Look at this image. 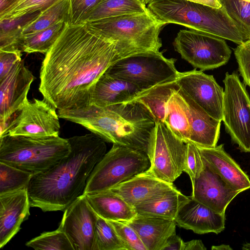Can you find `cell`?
Returning <instances> with one entry per match:
<instances>
[{
	"label": "cell",
	"instance_id": "cell-14",
	"mask_svg": "<svg viewBox=\"0 0 250 250\" xmlns=\"http://www.w3.org/2000/svg\"><path fill=\"white\" fill-rule=\"evenodd\" d=\"M34 79L21 60L0 81V123L6 122L21 108Z\"/></svg>",
	"mask_w": 250,
	"mask_h": 250
},
{
	"label": "cell",
	"instance_id": "cell-34",
	"mask_svg": "<svg viewBox=\"0 0 250 250\" xmlns=\"http://www.w3.org/2000/svg\"><path fill=\"white\" fill-rule=\"evenodd\" d=\"M248 40L250 39V0H218Z\"/></svg>",
	"mask_w": 250,
	"mask_h": 250
},
{
	"label": "cell",
	"instance_id": "cell-46",
	"mask_svg": "<svg viewBox=\"0 0 250 250\" xmlns=\"http://www.w3.org/2000/svg\"><path fill=\"white\" fill-rule=\"evenodd\" d=\"M242 250H250V243L244 244L242 247Z\"/></svg>",
	"mask_w": 250,
	"mask_h": 250
},
{
	"label": "cell",
	"instance_id": "cell-31",
	"mask_svg": "<svg viewBox=\"0 0 250 250\" xmlns=\"http://www.w3.org/2000/svg\"><path fill=\"white\" fill-rule=\"evenodd\" d=\"M32 176L30 173L0 162V195L27 188Z\"/></svg>",
	"mask_w": 250,
	"mask_h": 250
},
{
	"label": "cell",
	"instance_id": "cell-29",
	"mask_svg": "<svg viewBox=\"0 0 250 250\" xmlns=\"http://www.w3.org/2000/svg\"><path fill=\"white\" fill-rule=\"evenodd\" d=\"M70 0H61L40 12L38 17L23 29L22 36L46 29L61 21L68 22Z\"/></svg>",
	"mask_w": 250,
	"mask_h": 250
},
{
	"label": "cell",
	"instance_id": "cell-25",
	"mask_svg": "<svg viewBox=\"0 0 250 250\" xmlns=\"http://www.w3.org/2000/svg\"><path fill=\"white\" fill-rule=\"evenodd\" d=\"M164 123L178 138L186 143L190 141L191 131L188 108L179 90L167 102Z\"/></svg>",
	"mask_w": 250,
	"mask_h": 250
},
{
	"label": "cell",
	"instance_id": "cell-44",
	"mask_svg": "<svg viewBox=\"0 0 250 250\" xmlns=\"http://www.w3.org/2000/svg\"><path fill=\"white\" fill-rule=\"evenodd\" d=\"M16 0H0V14L2 13Z\"/></svg>",
	"mask_w": 250,
	"mask_h": 250
},
{
	"label": "cell",
	"instance_id": "cell-22",
	"mask_svg": "<svg viewBox=\"0 0 250 250\" xmlns=\"http://www.w3.org/2000/svg\"><path fill=\"white\" fill-rule=\"evenodd\" d=\"M142 90L130 83L104 72L95 86L90 104L104 107L127 102Z\"/></svg>",
	"mask_w": 250,
	"mask_h": 250
},
{
	"label": "cell",
	"instance_id": "cell-8",
	"mask_svg": "<svg viewBox=\"0 0 250 250\" xmlns=\"http://www.w3.org/2000/svg\"><path fill=\"white\" fill-rule=\"evenodd\" d=\"M187 143L176 137L163 122L156 123L146 151L150 162L147 170L172 183L184 171Z\"/></svg>",
	"mask_w": 250,
	"mask_h": 250
},
{
	"label": "cell",
	"instance_id": "cell-45",
	"mask_svg": "<svg viewBox=\"0 0 250 250\" xmlns=\"http://www.w3.org/2000/svg\"><path fill=\"white\" fill-rule=\"evenodd\" d=\"M212 250H232V248L229 245L222 244L218 246H212L211 247Z\"/></svg>",
	"mask_w": 250,
	"mask_h": 250
},
{
	"label": "cell",
	"instance_id": "cell-36",
	"mask_svg": "<svg viewBox=\"0 0 250 250\" xmlns=\"http://www.w3.org/2000/svg\"><path fill=\"white\" fill-rule=\"evenodd\" d=\"M112 226L126 250H147L136 231L126 223L107 220Z\"/></svg>",
	"mask_w": 250,
	"mask_h": 250
},
{
	"label": "cell",
	"instance_id": "cell-40",
	"mask_svg": "<svg viewBox=\"0 0 250 250\" xmlns=\"http://www.w3.org/2000/svg\"><path fill=\"white\" fill-rule=\"evenodd\" d=\"M21 52L0 50V81L10 72L14 65L21 60Z\"/></svg>",
	"mask_w": 250,
	"mask_h": 250
},
{
	"label": "cell",
	"instance_id": "cell-18",
	"mask_svg": "<svg viewBox=\"0 0 250 250\" xmlns=\"http://www.w3.org/2000/svg\"><path fill=\"white\" fill-rule=\"evenodd\" d=\"M174 220L180 227L197 234H218L225 229L226 216L225 213H218L190 196Z\"/></svg>",
	"mask_w": 250,
	"mask_h": 250
},
{
	"label": "cell",
	"instance_id": "cell-39",
	"mask_svg": "<svg viewBox=\"0 0 250 250\" xmlns=\"http://www.w3.org/2000/svg\"><path fill=\"white\" fill-rule=\"evenodd\" d=\"M103 0H70L69 15L68 23L81 22L84 16Z\"/></svg>",
	"mask_w": 250,
	"mask_h": 250
},
{
	"label": "cell",
	"instance_id": "cell-41",
	"mask_svg": "<svg viewBox=\"0 0 250 250\" xmlns=\"http://www.w3.org/2000/svg\"><path fill=\"white\" fill-rule=\"evenodd\" d=\"M184 242L182 239L175 233L167 239L162 250H183Z\"/></svg>",
	"mask_w": 250,
	"mask_h": 250
},
{
	"label": "cell",
	"instance_id": "cell-15",
	"mask_svg": "<svg viewBox=\"0 0 250 250\" xmlns=\"http://www.w3.org/2000/svg\"><path fill=\"white\" fill-rule=\"evenodd\" d=\"M204 167L192 184V198L214 211L225 213L231 201L240 192L227 183L203 161Z\"/></svg>",
	"mask_w": 250,
	"mask_h": 250
},
{
	"label": "cell",
	"instance_id": "cell-42",
	"mask_svg": "<svg viewBox=\"0 0 250 250\" xmlns=\"http://www.w3.org/2000/svg\"><path fill=\"white\" fill-rule=\"evenodd\" d=\"M207 248L201 240H192L184 242L183 250H206Z\"/></svg>",
	"mask_w": 250,
	"mask_h": 250
},
{
	"label": "cell",
	"instance_id": "cell-37",
	"mask_svg": "<svg viewBox=\"0 0 250 250\" xmlns=\"http://www.w3.org/2000/svg\"><path fill=\"white\" fill-rule=\"evenodd\" d=\"M204 167L203 160L198 147L191 142H188L184 171L189 176L192 184L200 175Z\"/></svg>",
	"mask_w": 250,
	"mask_h": 250
},
{
	"label": "cell",
	"instance_id": "cell-27",
	"mask_svg": "<svg viewBox=\"0 0 250 250\" xmlns=\"http://www.w3.org/2000/svg\"><path fill=\"white\" fill-rule=\"evenodd\" d=\"M149 12L146 5L139 0H103L84 16L81 23L121 15Z\"/></svg>",
	"mask_w": 250,
	"mask_h": 250
},
{
	"label": "cell",
	"instance_id": "cell-33",
	"mask_svg": "<svg viewBox=\"0 0 250 250\" xmlns=\"http://www.w3.org/2000/svg\"><path fill=\"white\" fill-rule=\"evenodd\" d=\"M95 250H126L112 226L98 215L95 228Z\"/></svg>",
	"mask_w": 250,
	"mask_h": 250
},
{
	"label": "cell",
	"instance_id": "cell-9",
	"mask_svg": "<svg viewBox=\"0 0 250 250\" xmlns=\"http://www.w3.org/2000/svg\"><path fill=\"white\" fill-rule=\"evenodd\" d=\"M224 85L223 119L231 142L243 152H250V97L238 73L226 72Z\"/></svg>",
	"mask_w": 250,
	"mask_h": 250
},
{
	"label": "cell",
	"instance_id": "cell-17",
	"mask_svg": "<svg viewBox=\"0 0 250 250\" xmlns=\"http://www.w3.org/2000/svg\"><path fill=\"white\" fill-rule=\"evenodd\" d=\"M31 207L27 188L0 195V248L20 231Z\"/></svg>",
	"mask_w": 250,
	"mask_h": 250
},
{
	"label": "cell",
	"instance_id": "cell-12",
	"mask_svg": "<svg viewBox=\"0 0 250 250\" xmlns=\"http://www.w3.org/2000/svg\"><path fill=\"white\" fill-rule=\"evenodd\" d=\"M176 81L180 89L210 116L222 121L224 90L213 75L194 69L179 72Z\"/></svg>",
	"mask_w": 250,
	"mask_h": 250
},
{
	"label": "cell",
	"instance_id": "cell-11",
	"mask_svg": "<svg viewBox=\"0 0 250 250\" xmlns=\"http://www.w3.org/2000/svg\"><path fill=\"white\" fill-rule=\"evenodd\" d=\"M56 109L44 99L30 101L27 99L21 108L11 117L3 135L34 138L59 136L60 125Z\"/></svg>",
	"mask_w": 250,
	"mask_h": 250
},
{
	"label": "cell",
	"instance_id": "cell-21",
	"mask_svg": "<svg viewBox=\"0 0 250 250\" xmlns=\"http://www.w3.org/2000/svg\"><path fill=\"white\" fill-rule=\"evenodd\" d=\"M137 233L147 250H162L167 239L176 233L174 220L136 214L125 222Z\"/></svg>",
	"mask_w": 250,
	"mask_h": 250
},
{
	"label": "cell",
	"instance_id": "cell-16",
	"mask_svg": "<svg viewBox=\"0 0 250 250\" xmlns=\"http://www.w3.org/2000/svg\"><path fill=\"white\" fill-rule=\"evenodd\" d=\"M176 189L147 170L109 189L133 207L160 198Z\"/></svg>",
	"mask_w": 250,
	"mask_h": 250
},
{
	"label": "cell",
	"instance_id": "cell-23",
	"mask_svg": "<svg viewBox=\"0 0 250 250\" xmlns=\"http://www.w3.org/2000/svg\"><path fill=\"white\" fill-rule=\"evenodd\" d=\"M85 195L96 213L106 220L126 222L137 214L134 207L110 189Z\"/></svg>",
	"mask_w": 250,
	"mask_h": 250
},
{
	"label": "cell",
	"instance_id": "cell-30",
	"mask_svg": "<svg viewBox=\"0 0 250 250\" xmlns=\"http://www.w3.org/2000/svg\"><path fill=\"white\" fill-rule=\"evenodd\" d=\"M66 23L61 21L39 32L23 36L22 52L27 53L39 52L45 54L61 34Z\"/></svg>",
	"mask_w": 250,
	"mask_h": 250
},
{
	"label": "cell",
	"instance_id": "cell-24",
	"mask_svg": "<svg viewBox=\"0 0 250 250\" xmlns=\"http://www.w3.org/2000/svg\"><path fill=\"white\" fill-rule=\"evenodd\" d=\"M179 90V85L174 80L142 90L130 101H136L142 104L155 123H164L167 102Z\"/></svg>",
	"mask_w": 250,
	"mask_h": 250
},
{
	"label": "cell",
	"instance_id": "cell-5",
	"mask_svg": "<svg viewBox=\"0 0 250 250\" xmlns=\"http://www.w3.org/2000/svg\"><path fill=\"white\" fill-rule=\"evenodd\" d=\"M68 139L59 136L0 137V162L35 175L57 164L71 151Z\"/></svg>",
	"mask_w": 250,
	"mask_h": 250
},
{
	"label": "cell",
	"instance_id": "cell-2",
	"mask_svg": "<svg viewBox=\"0 0 250 250\" xmlns=\"http://www.w3.org/2000/svg\"><path fill=\"white\" fill-rule=\"evenodd\" d=\"M68 140L69 154L32 176L27 187L31 207L44 212L64 211L83 194L88 178L106 153L105 141L92 132Z\"/></svg>",
	"mask_w": 250,
	"mask_h": 250
},
{
	"label": "cell",
	"instance_id": "cell-35",
	"mask_svg": "<svg viewBox=\"0 0 250 250\" xmlns=\"http://www.w3.org/2000/svg\"><path fill=\"white\" fill-rule=\"evenodd\" d=\"M61 0H17L0 14V20L41 12Z\"/></svg>",
	"mask_w": 250,
	"mask_h": 250
},
{
	"label": "cell",
	"instance_id": "cell-32",
	"mask_svg": "<svg viewBox=\"0 0 250 250\" xmlns=\"http://www.w3.org/2000/svg\"><path fill=\"white\" fill-rule=\"evenodd\" d=\"M25 245L36 250H74L69 238L60 227L55 230L41 233Z\"/></svg>",
	"mask_w": 250,
	"mask_h": 250
},
{
	"label": "cell",
	"instance_id": "cell-13",
	"mask_svg": "<svg viewBox=\"0 0 250 250\" xmlns=\"http://www.w3.org/2000/svg\"><path fill=\"white\" fill-rule=\"evenodd\" d=\"M97 218L83 194L64 210L59 227L66 234L74 250H95Z\"/></svg>",
	"mask_w": 250,
	"mask_h": 250
},
{
	"label": "cell",
	"instance_id": "cell-43",
	"mask_svg": "<svg viewBox=\"0 0 250 250\" xmlns=\"http://www.w3.org/2000/svg\"><path fill=\"white\" fill-rule=\"evenodd\" d=\"M194 2L206 5L214 8H221V4L218 0H188Z\"/></svg>",
	"mask_w": 250,
	"mask_h": 250
},
{
	"label": "cell",
	"instance_id": "cell-38",
	"mask_svg": "<svg viewBox=\"0 0 250 250\" xmlns=\"http://www.w3.org/2000/svg\"><path fill=\"white\" fill-rule=\"evenodd\" d=\"M234 54L243 83L250 87V39L238 45L234 49Z\"/></svg>",
	"mask_w": 250,
	"mask_h": 250
},
{
	"label": "cell",
	"instance_id": "cell-47",
	"mask_svg": "<svg viewBox=\"0 0 250 250\" xmlns=\"http://www.w3.org/2000/svg\"><path fill=\"white\" fill-rule=\"evenodd\" d=\"M139 0L146 5L148 4L150 2L153 1L154 0Z\"/></svg>",
	"mask_w": 250,
	"mask_h": 250
},
{
	"label": "cell",
	"instance_id": "cell-19",
	"mask_svg": "<svg viewBox=\"0 0 250 250\" xmlns=\"http://www.w3.org/2000/svg\"><path fill=\"white\" fill-rule=\"evenodd\" d=\"M224 144L213 147L197 146L203 160L227 183L241 192L250 188V180L225 150Z\"/></svg>",
	"mask_w": 250,
	"mask_h": 250
},
{
	"label": "cell",
	"instance_id": "cell-4",
	"mask_svg": "<svg viewBox=\"0 0 250 250\" xmlns=\"http://www.w3.org/2000/svg\"><path fill=\"white\" fill-rule=\"evenodd\" d=\"M112 42L119 59L146 51H159L160 33L166 24L151 12L121 15L85 23Z\"/></svg>",
	"mask_w": 250,
	"mask_h": 250
},
{
	"label": "cell",
	"instance_id": "cell-26",
	"mask_svg": "<svg viewBox=\"0 0 250 250\" xmlns=\"http://www.w3.org/2000/svg\"><path fill=\"white\" fill-rule=\"evenodd\" d=\"M177 188L165 195L134 207L137 214L174 220L180 208L188 201Z\"/></svg>",
	"mask_w": 250,
	"mask_h": 250
},
{
	"label": "cell",
	"instance_id": "cell-20",
	"mask_svg": "<svg viewBox=\"0 0 250 250\" xmlns=\"http://www.w3.org/2000/svg\"><path fill=\"white\" fill-rule=\"evenodd\" d=\"M179 91L188 108L191 131L189 141L203 147H213L217 146L222 121L210 116L180 88Z\"/></svg>",
	"mask_w": 250,
	"mask_h": 250
},
{
	"label": "cell",
	"instance_id": "cell-28",
	"mask_svg": "<svg viewBox=\"0 0 250 250\" xmlns=\"http://www.w3.org/2000/svg\"><path fill=\"white\" fill-rule=\"evenodd\" d=\"M40 12L14 18L0 20V50L22 52V32L34 21Z\"/></svg>",
	"mask_w": 250,
	"mask_h": 250
},
{
	"label": "cell",
	"instance_id": "cell-6",
	"mask_svg": "<svg viewBox=\"0 0 250 250\" xmlns=\"http://www.w3.org/2000/svg\"><path fill=\"white\" fill-rule=\"evenodd\" d=\"M175 61L159 51H146L118 60L105 72L145 90L176 80L179 71Z\"/></svg>",
	"mask_w": 250,
	"mask_h": 250
},
{
	"label": "cell",
	"instance_id": "cell-3",
	"mask_svg": "<svg viewBox=\"0 0 250 250\" xmlns=\"http://www.w3.org/2000/svg\"><path fill=\"white\" fill-rule=\"evenodd\" d=\"M60 118L79 124L112 143L146 153L156 123L140 103L129 101L104 107L89 104L73 109L58 110Z\"/></svg>",
	"mask_w": 250,
	"mask_h": 250
},
{
	"label": "cell",
	"instance_id": "cell-10",
	"mask_svg": "<svg viewBox=\"0 0 250 250\" xmlns=\"http://www.w3.org/2000/svg\"><path fill=\"white\" fill-rule=\"evenodd\" d=\"M173 45L183 59L202 71L226 64L231 54L224 39L192 29L180 30Z\"/></svg>",
	"mask_w": 250,
	"mask_h": 250
},
{
	"label": "cell",
	"instance_id": "cell-1",
	"mask_svg": "<svg viewBox=\"0 0 250 250\" xmlns=\"http://www.w3.org/2000/svg\"><path fill=\"white\" fill-rule=\"evenodd\" d=\"M119 59L112 42L85 23L66 22L42 62L40 92L58 110L87 106L99 78Z\"/></svg>",
	"mask_w": 250,
	"mask_h": 250
},
{
	"label": "cell",
	"instance_id": "cell-7",
	"mask_svg": "<svg viewBox=\"0 0 250 250\" xmlns=\"http://www.w3.org/2000/svg\"><path fill=\"white\" fill-rule=\"evenodd\" d=\"M149 166L150 162L146 153L113 144L94 168L83 194L109 189L146 171Z\"/></svg>",
	"mask_w": 250,
	"mask_h": 250
}]
</instances>
